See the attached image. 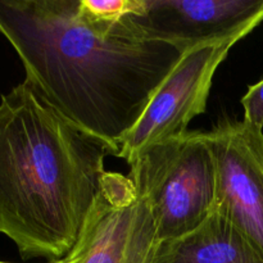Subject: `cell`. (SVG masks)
I'll list each match as a JSON object with an SVG mask.
<instances>
[{"label":"cell","mask_w":263,"mask_h":263,"mask_svg":"<svg viewBox=\"0 0 263 263\" xmlns=\"http://www.w3.org/2000/svg\"><path fill=\"white\" fill-rule=\"evenodd\" d=\"M0 33L48 104L118 153L185 53L130 17L115 26L89 22L79 0H0Z\"/></svg>","instance_id":"cell-1"},{"label":"cell","mask_w":263,"mask_h":263,"mask_svg":"<svg viewBox=\"0 0 263 263\" xmlns=\"http://www.w3.org/2000/svg\"><path fill=\"white\" fill-rule=\"evenodd\" d=\"M118 152L64 118L25 80L0 97V234L23 258L74 249Z\"/></svg>","instance_id":"cell-2"},{"label":"cell","mask_w":263,"mask_h":263,"mask_svg":"<svg viewBox=\"0 0 263 263\" xmlns=\"http://www.w3.org/2000/svg\"><path fill=\"white\" fill-rule=\"evenodd\" d=\"M128 166V179L153 213L159 241L194 230L212 212L216 159L207 131H187L149 146Z\"/></svg>","instance_id":"cell-3"},{"label":"cell","mask_w":263,"mask_h":263,"mask_svg":"<svg viewBox=\"0 0 263 263\" xmlns=\"http://www.w3.org/2000/svg\"><path fill=\"white\" fill-rule=\"evenodd\" d=\"M238 41L203 44L185 51L135 126L121 139L118 157L130 163L144 149L185 135L190 121L205 112L216 71Z\"/></svg>","instance_id":"cell-4"},{"label":"cell","mask_w":263,"mask_h":263,"mask_svg":"<svg viewBox=\"0 0 263 263\" xmlns=\"http://www.w3.org/2000/svg\"><path fill=\"white\" fill-rule=\"evenodd\" d=\"M216 159L212 212L233 223L263 258V130L225 121L207 131Z\"/></svg>","instance_id":"cell-5"},{"label":"cell","mask_w":263,"mask_h":263,"mask_svg":"<svg viewBox=\"0 0 263 263\" xmlns=\"http://www.w3.org/2000/svg\"><path fill=\"white\" fill-rule=\"evenodd\" d=\"M158 243L148 203L128 176L108 172L80 238V263H152Z\"/></svg>","instance_id":"cell-6"},{"label":"cell","mask_w":263,"mask_h":263,"mask_svg":"<svg viewBox=\"0 0 263 263\" xmlns=\"http://www.w3.org/2000/svg\"><path fill=\"white\" fill-rule=\"evenodd\" d=\"M130 18L151 37L186 51L246 37L263 22V0H146L143 14Z\"/></svg>","instance_id":"cell-7"},{"label":"cell","mask_w":263,"mask_h":263,"mask_svg":"<svg viewBox=\"0 0 263 263\" xmlns=\"http://www.w3.org/2000/svg\"><path fill=\"white\" fill-rule=\"evenodd\" d=\"M152 263H263V258L233 223L211 212L194 230L159 241Z\"/></svg>","instance_id":"cell-8"},{"label":"cell","mask_w":263,"mask_h":263,"mask_svg":"<svg viewBox=\"0 0 263 263\" xmlns=\"http://www.w3.org/2000/svg\"><path fill=\"white\" fill-rule=\"evenodd\" d=\"M146 0H79V10L89 22L115 26L130 15H141Z\"/></svg>","instance_id":"cell-9"},{"label":"cell","mask_w":263,"mask_h":263,"mask_svg":"<svg viewBox=\"0 0 263 263\" xmlns=\"http://www.w3.org/2000/svg\"><path fill=\"white\" fill-rule=\"evenodd\" d=\"M244 108V121L263 130V80L251 86L241 98Z\"/></svg>","instance_id":"cell-10"},{"label":"cell","mask_w":263,"mask_h":263,"mask_svg":"<svg viewBox=\"0 0 263 263\" xmlns=\"http://www.w3.org/2000/svg\"><path fill=\"white\" fill-rule=\"evenodd\" d=\"M80 259H81V247L77 243V246L74 247L73 251L66 257V258L61 259V261L51 262V263H80Z\"/></svg>","instance_id":"cell-11"},{"label":"cell","mask_w":263,"mask_h":263,"mask_svg":"<svg viewBox=\"0 0 263 263\" xmlns=\"http://www.w3.org/2000/svg\"><path fill=\"white\" fill-rule=\"evenodd\" d=\"M0 263H9V262H2V261H0Z\"/></svg>","instance_id":"cell-12"}]
</instances>
